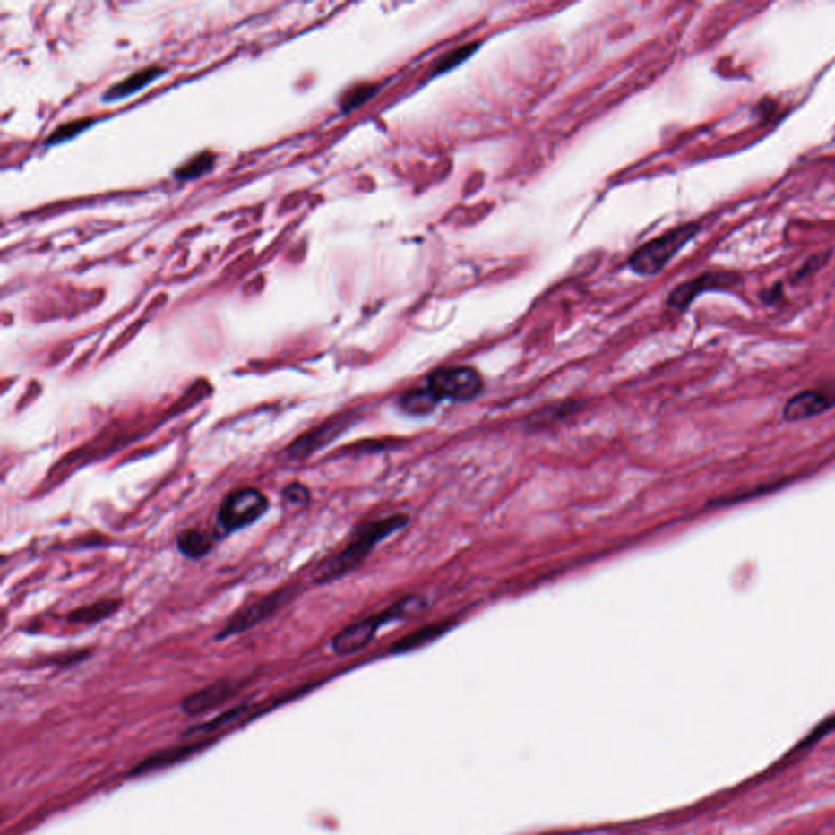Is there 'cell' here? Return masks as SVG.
I'll return each instance as SVG.
<instances>
[{
	"label": "cell",
	"instance_id": "obj_1",
	"mask_svg": "<svg viewBox=\"0 0 835 835\" xmlns=\"http://www.w3.org/2000/svg\"><path fill=\"white\" fill-rule=\"evenodd\" d=\"M407 522L409 519L403 514H395V516L375 521L369 526L364 527L343 552H340L333 558H330L318 566L317 572H314V582L327 584L353 572L357 564H363L366 556L371 554L375 545L383 540L385 537L392 536L393 532L400 530Z\"/></svg>",
	"mask_w": 835,
	"mask_h": 835
},
{
	"label": "cell",
	"instance_id": "obj_2",
	"mask_svg": "<svg viewBox=\"0 0 835 835\" xmlns=\"http://www.w3.org/2000/svg\"><path fill=\"white\" fill-rule=\"evenodd\" d=\"M699 232V224L693 222L671 228L663 236L640 246L635 254L630 256L628 264L640 276H654L661 271L690 240H693Z\"/></svg>",
	"mask_w": 835,
	"mask_h": 835
},
{
	"label": "cell",
	"instance_id": "obj_3",
	"mask_svg": "<svg viewBox=\"0 0 835 835\" xmlns=\"http://www.w3.org/2000/svg\"><path fill=\"white\" fill-rule=\"evenodd\" d=\"M270 508V501L256 488L232 491L222 501L218 512V526L226 534L252 526Z\"/></svg>",
	"mask_w": 835,
	"mask_h": 835
},
{
	"label": "cell",
	"instance_id": "obj_4",
	"mask_svg": "<svg viewBox=\"0 0 835 835\" xmlns=\"http://www.w3.org/2000/svg\"><path fill=\"white\" fill-rule=\"evenodd\" d=\"M427 389L439 400L467 401L480 393L483 379L477 369L469 366L443 367L427 377Z\"/></svg>",
	"mask_w": 835,
	"mask_h": 835
},
{
	"label": "cell",
	"instance_id": "obj_5",
	"mask_svg": "<svg viewBox=\"0 0 835 835\" xmlns=\"http://www.w3.org/2000/svg\"><path fill=\"white\" fill-rule=\"evenodd\" d=\"M296 592H297L296 586H284L281 590H274L254 604L240 608L236 615L228 620V625L219 632L218 640H226L228 636L238 635L248 628L258 625L260 622H263L264 618L271 617L276 610H280L284 604H288L296 596Z\"/></svg>",
	"mask_w": 835,
	"mask_h": 835
},
{
	"label": "cell",
	"instance_id": "obj_6",
	"mask_svg": "<svg viewBox=\"0 0 835 835\" xmlns=\"http://www.w3.org/2000/svg\"><path fill=\"white\" fill-rule=\"evenodd\" d=\"M741 281L735 272H705L699 278L677 286L667 297V306L676 310H685L693 299L709 291H725L731 289Z\"/></svg>",
	"mask_w": 835,
	"mask_h": 835
},
{
	"label": "cell",
	"instance_id": "obj_7",
	"mask_svg": "<svg viewBox=\"0 0 835 835\" xmlns=\"http://www.w3.org/2000/svg\"><path fill=\"white\" fill-rule=\"evenodd\" d=\"M392 620L391 614L389 610L382 612L379 615H374V617L364 618V620H359L356 622L353 625L348 626L345 630H341L338 635L331 640V650L335 651L336 654L340 656H346V654L357 653L361 651L363 648L371 643L374 636H375V632L381 628L385 622Z\"/></svg>",
	"mask_w": 835,
	"mask_h": 835
},
{
	"label": "cell",
	"instance_id": "obj_8",
	"mask_svg": "<svg viewBox=\"0 0 835 835\" xmlns=\"http://www.w3.org/2000/svg\"><path fill=\"white\" fill-rule=\"evenodd\" d=\"M835 407V391L811 389L793 395L783 407V419L788 423L819 417Z\"/></svg>",
	"mask_w": 835,
	"mask_h": 835
},
{
	"label": "cell",
	"instance_id": "obj_9",
	"mask_svg": "<svg viewBox=\"0 0 835 835\" xmlns=\"http://www.w3.org/2000/svg\"><path fill=\"white\" fill-rule=\"evenodd\" d=\"M240 689H242V684L234 679H220V681L212 682L208 687L198 690L188 695L186 699H183L182 710L190 717L202 715L209 710L216 709L219 705L228 702L238 693Z\"/></svg>",
	"mask_w": 835,
	"mask_h": 835
},
{
	"label": "cell",
	"instance_id": "obj_10",
	"mask_svg": "<svg viewBox=\"0 0 835 835\" xmlns=\"http://www.w3.org/2000/svg\"><path fill=\"white\" fill-rule=\"evenodd\" d=\"M349 419H351L349 413L348 415H340V417L333 418V419H330V421L320 425V426L310 429L309 433L299 436V439H296L286 449V455L289 459H304L312 452H315L320 447L331 443L349 425Z\"/></svg>",
	"mask_w": 835,
	"mask_h": 835
},
{
	"label": "cell",
	"instance_id": "obj_11",
	"mask_svg": "<svg viewBox=\"0 0 835 835\" xmlns=\"http://www.w3.org/2000/svg\"><path fill=\"white\" fill-rule=\"evenodd\" d=\"M165 73H167V69L160 67V65H151V67H146V69H141V71H137V73L127 75L125 81H121V82L115 83L113 87H109L107 93L103 95V100H123V99H126L129 95H134L137 91L142 90L149 83L154 82L155 79H159V77Z\"/></svg>",
	"mask_w": 835,
	"mask_h": 835
},
{
	"label": "cell",
	"instance_id": "obj_12",
	"mask_svg": "<svg viewBox=\"0 0 835 835\" xmlns=\"http://www.w3.org/2000/svg\"><path fill=\"white\" fill-rule=\"evenodd\" d=\"M441 400L429 389H411L400 397V407L415 417H425L433 413Z\"/></svg>",
	"mask_w": 835,
	"mask_h": 835
},
{
	"label": "cell",
	"instance_id": "obj_13",
	"mask_svg": "<svg viewBox=\"0 0 835 835\" xmlns=\"http://www.w3.org/2000/svg\"><path fill=\"white\" fill-rule=\"evenodd\" d=\"M119 608V600L107 599L93 602L90 606L75 608L69 614L67 620L71 624H81V625H90V624H99L101 620L113 615Z\"/></svg>",
	"mask_w": 835,
	"mask_h": 835
},
{
	"label": "cell",
	"instance_id": "obj_14",
	"mask_svg": "<svg viewBox=\"0 0 835 835\" xmlns=\"http://www.w3.org/2000/svg\"><path fill=\"white\" fill-rule=\"evenodd\" d=\"M176 545L185 556L193 558V560L202 558L204 555H208L212 550V540L204 532L196 530V529L185 530L182 536L178 537Z\"/></svg>",
	"mask_w": 835,
	"mask_h": 835
},
{
	"label": "cell",
	"instance_id": "obj_15",
	"mask_svg": "<svg viewBox=\"0 0 835 835\" xmlns=\"http://www.w3.org/2000/svg\"><path fill=\"white\" fill-rule=\"evenodd\" d=\"M449 628H451V624H437V625H429L426 626V628H421V630H418L415 633L405 636L399 643H395L393 648H392V651H395V653H405V651H409V650H415V648H419V646L431 643L433 640H436L437 636L444 635Z\"/></svg>",
	"mask_w": 835,
	"mask_h": 835
},
{
	"label": "cell",
	"instance_id": "obj_16",
	"mask_svg": "<svg viewBox=\"0 0 835 835\" xmlns=\"http://www.w3.org/2000/svg\"><path fill=\"white\" fill-rule=\"evenodd\" d=\"M216 154L212 152H201L190 159L186 164L180 165L175 170V178L180 182H190L194 178H200L204 173L211 172L212 167L216 164Z\"/></svg>",
	"mask_w": 835,
	"mask_h": 835
},
{
	"label": "cell",
	"instance_id": "obj_17",
	"mask_svg": "<svg viewBox=\"0 0 835 835\" xmlns=\"http://www.w3.org/2000/svg\"><path fill=\"white\" fill-rule=\"evenodd\" d=\"M95 123L93 118H82V119H73V121H69V123H64L59 127H56L53 131V134L46 139V146H56V144H61L64 141H71L73 137L81 134L83 129L91 126Z\"/></svg>",
	"mask_w": 835,
	"mask_h": 835
},
{
	"label": "cell",
	"instance_id": "obj_18",
	"mask_svg": "<svg viewBox=\"0 0 835 835\" xmlns=\"http://www.w3.org/2000/svg\"><path fill=\"white\" fill-rule=\"evenodd\" d=\"M576 409V405H572V403L552 405V407H548V409L536 411V413L530 417V423H532L534 426H550L555 421L568 417L570 413H572V409Z\"/></svg>",
	"mask_w": 835,
	"mask_h": 835
},
{
	"label": "cell",
	"instance_id": "obj_19",
	"mask_svg": "<svg viewBox=\"0 0 835 835\" xmlns=\"http://www.w3.org/2000/svg\"><path fill=\"white\" fill-rule=\"evenodd\" d=\"M478 46H480V43H470V45L461 46V47H457L454 51H451L449 55L443 56V57L437 61L436 73H447L449 69H452L455 65H459V64L465 61L467 57H470V56L475 53V49H478Z\"/></svg>",
	"mask_w": 835,
	"mask_h": 835
},
{
	"label": "cell",
	"instance_id": "obj_20",
	"mask_svg": "<svg viewBox=\"0 0 835 835\" xmlns=\"http://www.w3.org/2000/svg\"><path fill=\"white\" fill-rule=\"evenodd\" d=\"M375 93V87L373 85H357L355 89L348 90L341 100V108L343 111H351V109L357 108L361 103H364L366 100H369Z\"/></svg>",
	"mask_w": 835,
	"mask_h": 835
},
{
	"label": "cell",
	"instance_id": "obj_21",
	"mask_svg": "<svg viewBox=\"0 0 835 835\" xmlns=\"http://www.w3.org/2000/svg\"><path fill=\"white\" fill-rule=\"evenodd\" d=\"M282 495L292 504H307L310 500V491L307 490V486H304L300 483H292L284 490Z\"/></svg>",
	"mask_w": 835,
	"mask_h": 835
}]
</instances>
